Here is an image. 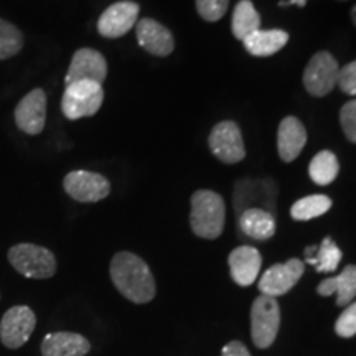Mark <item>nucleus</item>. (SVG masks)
<instances>
[{"label":"nucleus","mask_w":356,"mask_h":356,"mask_svg":"<svg viewBox=\"0 0 356 356\" xmlns=\"http://www.w3.org/2000/svg\"><path fill=\"white\" fill-rule=\"evenodd\" d=\"M111 280L119 293L134 304H149L155 297V279L147 262L134 252L121 251L111 261Z\"/></svg>","instance_id":"nucleus-1"},{"label":"nucleus","mask_w":356,"mask_h":356,"mask_svg":"<svg viewBox=\"0 0 356 356\" xmlns=\"http://www.w3.org/2000/svg\"><path fill=\"white\" fill-rule=\"evenodd\" d=\"M226 207L220 193L198 190L191 195L190 226L198 238L216 239L225 229Z\"/></svg>","instance_id":"nucleus-2"},{"label":"nucleus","mask_w":356,"mask_h":356,"mask_svg":"<svg viewBox=\"0 0 356 356\" xmlns=\"http://www.w3.org/2000/svg\"><path fill=\"white\" fill-rule=\"evenodd\" d=\"M8 262L26 279H50L56 274V257L48 248L20 243L8 249Z\"/></svg>","instance_id":"nucleus-3"},{"label":"nucleus","mask_w":356,"mask_h":356,"mask_svg":"<svg viewBox=\"0 0 356 356\" xmlns=\"http://www.w3.org/2000/svg\"><path fill=\"white\" fill-rule=\"evenodd\" d=\"M279 197V186L273 178H241L236 181L233 190V207L236 216L251 208H261L275 213Z\"/></svg>","instance_id":"nucleus-4"},{"label":"nucleus","mask_w":356,"mask_h":356,"mask_svg":"<svg viewBox=\"0 0 356 356\" xmlns=\"http://www.w3.org/2000/svg\"><path fill=\"white\" fill-rule=\"evenodd\" d=\"M104 101L102 84L96 81H76L66 84L61 97V111L70 121L92 118L101 109Z\"/></svg>","instance_id":"nucleus-5"},{"label":"nucleus","mask_w":356,"mask_h":356,"mask_svg":"<svg viewBox=\"0 0 356 356\" xmlns=\"http://www.w3.org/2000/svg\"><path fill=\"white\" fill-rule=\"evenodd\" d=\"M280 327V307L274 297L261 296L251 307V338L257 348H269Z\"/></svg>","instance_id":"nucleus-6"},{"label":"nucleus","mask_w":356,"mask_h":356,"mask_svg":"<svg viewBox=\"0 0 356 356\" xmlns=\"http://www.w3.org/2000/svg\"><path fill=\"white\" fill-rule=\"evenodd\" d=\"M340 66L328 51H318L310 58L304 70V86L315 97H323L333 91L338 83Z\"/></svg>","instance_id":"nucleus-7"},{"label":"nucleus","mask_w":356,"mask_h":356,"mask_svg":"<svg viewBox=\"0 0 356 356\" xmlns=\"http://www.w3.org/2000/svg\"><path fill=\"white\" fill-rule=\"evenodd\" d=\"M37 327V315L29 305L8 309L0 320V341L10 350H19L30 340Z\"/></svg>","instance_id":"nucleus-8"},{"label":"nucleus","mask_w":356,"mask_h":356,"mask_svg":"<svg viewBox=\"0 0 356 356\" xmlns=\"http://www.w3.org/2000/svg\"><path fill=\"white\" fill-rule=\"evenodd\" d=\"M63 188L68 197L79 203H96L108 198L111 184L104 175L89 170H73L65 177Z\"/></svg>","instance_id":"nucleus-9"},{"label":"nucleus","mask_w":356,"mask_h":356,"mask_svg":"<svg viewBox=\"0 0 356 356\" xmlns=\"http://www.w3.org/2000/svg\"><path fill=\"white\" fill-rule=\"evenodd\" d=\"M208 144H210L211 154L218 160H221L222 163H228V165L241 162L246 157L241 129L233 121H222L216 124L211 129L210 137H208Z\"/></svg>","instance_id":"nucleus-10"},{"label":"nucleus","mask_w":356,"mask_h":356,"mask_svg":"<svg viewBox=\"0 0 356 356\" xmlns=\"http://www.w3.org/2000/svg\"><path fill=\"white\" fill-rule=\"evenodd\" d=\"M140 7L132 0H121L109 6L97 20V32L104 38H121L136 26Z\"/></svg>","instance_id":"nucleus-11"},{"label":"nucleus","mask_w":356,"mask_h":356,"mask_svg":"<svg viewBox=\"0 0 356 356\" xmlns=\"http://www.w3.org/2000/svg\"><path fill=\"white\" fill-rule=\"evenodd\" d=\"M13 119L26 136H40L47 124V92L42 88L32 89L17 104Z\"/></svg>","instance_id":"nucleus-12"},{"label":"nucleus","mask_w":356,"mask_h":356,"mask_svg":"<svg viewBox=\"0 0 356 356\" xmlns=\"http://www.w3.org/2000/svg\"><path fill=\"white\" fill-rule=\"evenodd\" d=\"M106 78H108V61H106L104 55L95 48H79L71 58L65 83L96 81L102 84Z\"/></svg>","instance_id":"nucleus-13"},{"label":"nucleus","mask_w":356,"mask_h":356,"mask_svg":"<svg viewBox=\"0 0 356 356\" xmlns=\"http://www.w3.org/2000/svg\"><path fill=\"white\" fill-rule=\"evenodd\" d=\"M305 264L300 259H289L284 264H274L262 274L259 280V291L262 296L280 297L293 289L304 275Z\"/></svg>","instance_id":"nucleus-14"},{"label":"nucleus","mask_w":356,"mask_h":356,"mask_svg":"<svg viewBox=\"0 0 356 356\" xmlns=\"http://www.w3.org/2000/svg\"><path fill=\"white\" fill-rule=\"evenodd\" d=\"M137 42L154 56H168L175 48V40L165 25L154 19H142L136 24Z\"/></svg>","instance_id":"nucleus-15"},{"label":"nucleus","mask_w":356,"mask_h":356,"mask_svg":"<svg viewBox=\"0 0 356 356\" xmlns=\"http://www.w3.org/2000/svg\"><path fill=\"white\" fill-rule=\"evenodd\" d=\"M231 277L238 286L248 287L254 284L259 275L262 257L261 252L252 246H239L231 251L228 257Z\"/></svg>","instance_id":"nucleus-16"},{"label":"nucleus","mask_w":356,"mask_h":356,"mask_svg":"<svg viewBox=\"0 0 356 356\" xmlns=\"http://www.w3.org/2000/svg\"><path fill=\"white\" fill-rule=\"evenodd\" d=\"M307 144V131L299 119L287 115L277 129V152L284 162H293Z\"/></svg>","instance_id":"nucleus-17"},{"label":"nucleus","mask_w":356,"mask_h":356,"mask_svg":"<svg viewBox=\"0 0 356 356\" xmlns=\"http://www.w3.org/2000/svg\"><path fill=\"white\" fill-rule=\"evenodd\" d=\"M43 356H84L91 350V343L86 337L73 332H53L43 338Z\"/></svg>","instance_id":"nucleus-18"},{"label":"nucleus","mask_w":356,"mask_h":356,"mask_svg":"<svg viewBox=\"0 0 356 356\" xmlns=\"http://www.w3.org/2000/svg\"><path fill=\"white\" fill-rule=\"evenodd\" d=\"M317 293L323 297L337 293V305H350V302L356 297V266H346L337 277L322 280L317 287Z\"/></svg>","instance_id":"nucleus-19"},{"label":"nucleus","mask_w":356,"mask_h":356,"mask_svg":"<svg viewBox=\"0 0 356 356\" xmlns=\"http://www.w3.org/2000/svg\"><path fill=\"white\" fill-rule=\"evenodd\" d=\"M238 226L248 238L256 239V241H267L275 233V216L261 208H251L238 216Z\"/></svg>","instance_id":"nucleus-20"},{"label":"nucleus","mask_w":356,"mask_h":356,"mask_svg":"<svg viewBox=\"0 0 356 356\" xmlns=\"http://www.w3.org/2000/svg\"><path fill=\"white\" fill-rule=\"evenodd\" d=\"M289 43V33L284 30H257L244 40L246 51L252 56H270Z\"/></svg>","instance_id":"nucleus-21"},{"label":"nucleus","mask_w":356,"mask_h":356,"mask_svg":"<svg viewBox=\"0 0 356 356\" xmlns=\"http://www.w3.org/2000/svg\"><path fill=\"white\" fill-rule=\"evenodd\" d=\"M305 261L315 267L317 273H333L341 261V251L332 238H325L318 246L305 248Z\"/></svg>","instance_id":"nucleus-22"},{"label":"nucleus","mask_w":356,"mask_h":356,"mask_svg":"<svg viewBox=\"0 0 356 356\" xmlns=\"http://www.w3.org/2000/svg\"><path fill=\"white\" fill-rule=\"evenodd\" d=\"M231 30H233L234 38L239 42H244L249 35L261 30V15L251 0H241L234 7Z\"/></svg>","instance_id":"nucleus-23"},{"label":"nucleus","mask_w":356,"mask_h":356,"mask_svg":"<svg viewBox=\"0 0 356 356\" xmlns=\"http://www.w3.org/2000/svg\"><path fill=\"white\" fill-rule=\"evenodd\" d=\"M338 172H340V165H338L337 155L330 152V150H322L312 159L309 165V175L314 184L317 185H330L335 180Z\"/></svg>","instance_id":"nucleus-24"},{"label":"nucleus","mask_w":356,"mask_h":356,"mask_svg":"<svg viewBox=\"0 0 356 356\" xmlns=\"http://www.w3.org/2000/svg\"><path fill=\"white\" fill-rule=\"evenodd\" d=\"M330 208L332 200L327 195H310L292 204L291 216L296 221H309L325 215Z\"/></svg>","instance_id":"nucleus-25"},{"label":"nucleus","mask_w":356,"mask_h":356,"mask_svg":"<svg viewBox=\"0 0 356 356\" xmlns=\"http://www.w3.org/2000/svg\"><path fill=\"white\" fill-rule=\"evenodd\" d=\"M25 47V37L22 30L12 22L0 19V61L10 60L19 55Z\"/></svg>","instance_id":"nucleus-26"},{"label":"nucleus","mask_w":356,"mask_h":356,"mask_svg":"<svg viewBox=\"0 0 356 356\" xmlns=\"http://www.w3.org/2000/svg\"><path fill=\"white\" fill-rule=\"evenodd\" d=\"M197 12L204 22H218L228 12L229 0H195Z\"/></svg>","instance_id":"nucleus-27"},{"label":"nucleus","mask_w":356,"mask_h":356,"mask_svg":"<svg viewBox=\"0 0 356 356\" xmlns=\"http://www.w3.org/2000/svg\"><path fill=\"white\" fill-rule=\"evenodd\" d=\"M335 332L343 338H350L356 335V302L346 305L343 314L338 317L335 323Z\"/></svg>","instance_id":"nucleus-28"},{"label":"nucleus","mask_w":356,"mask_h":356,"mask_svg":"<svg viewBox=\"0 0 356 356\" xmlns=\"http://www.w3.org/2000/svg\"><path fill=\"white\" fill-rule=\"evenodd\" d=\"M340 124L346 139L356 144V99L348 101L340 111Z\"/></svg>","instance_id":"nucleus-29"},{"label":"nucleus","mask_w":356,"mask_h":356,"mask_svg":"<svg viewBox=\"0 0 356 356\" xmlns=\"http://www.w3.org/2000/svg\"><path fill=\"white\" fill-rule=\"evenodd\" d=\"M337 86L348 96H356V60L351 61L338 73Z\"/></svg>","instance_id":"nucleus-30"},{"label":"nucleus","mask_w":356,"mask_h":356,"mask_svg":"<svg viewBox=\"0 0 356 356\" xmlns=\"http://www.w3.org/2000/svg\"><path fill=\"white\" fill-rule=\"evenodd\" d=\"M221 356H251V353H249V350L244 346V343L234 340L229 341V343L222 348Z\"/></svg>","instance_id":"nucleus-31"},{"label":"nucleus","mask_w":356,"mask_h":356,"mask_svg":"<svg viewBox=\"0 0 356 356\" xmlns=\"http://www.w3.org/2000/svg\"><path fill=\"white\" fill-rule=\"evenodd\" d=\"M307 0H282L279 2L280 7H287V6H299V7H305Z\"/></svg>","instance_id":"nucleus-32"},{"label":"nucleus","mask_w":356,"mask_h":356,"mask_svg":"<svg viewBox=\"0 0 356 356\" xmlns=\"http://www.w3.org/2000/svg\"><path fill=\"white\" fill-rule=\"evenodd\" d=\"M351 20H353V24L356 25V6L351 8Z\"/></svg>","instance_id":"nucleus-33"}]
</instances>
